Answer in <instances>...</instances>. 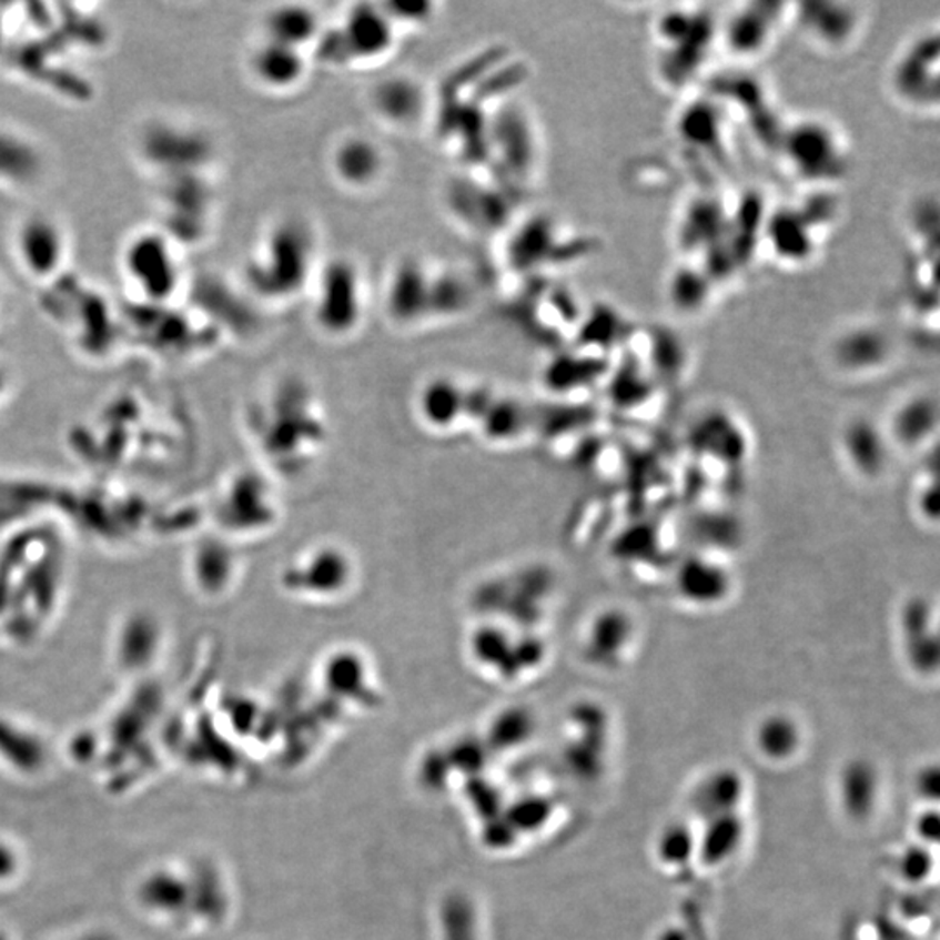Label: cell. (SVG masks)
Listing matches in <instances>:
<instances>
[{"instance_id":"17","label":"cell","mask_w":940,"mask_h":940,"mask_svg":"<svg viewBox=\"0 0 940 940\" xmlns=\"http://www.w3.org/2000/svg\"><path fill=\"white\" fill-rule=\"evenodd\" d=\"M897 336L878 317H857L841 324L828 342V354L845 375H872L892 364Z\"/></svg>"},{"instance_id":"26","label":"cell","mask_w":940,"mask_h":940,"mask_svg":"<svg viewBox=\"0 0 940 940\" xmlns=\"http://www.w3.org/2000/svg\"><path fill=\"white\" fill-rule=\"evenodd\" d=\"M476 300V281L468 274L467 269L436 263L434 295H432V324L461 320L473 311Z\"/></svg>"},{"instance_id":"39","label":"cell","mask_w":940,"mask_h":940,"mask_svg":"<svg viewBox=\"0 0 940 940\" xmlns=\"http://www.w3.org/2000/svg\"><path fill=\"white\" fill-rule=\"evenodd\" d=\"M917 789L921 798L937 803V799H939V768L936 765L921 770L917 779Z\"/></svg>"},{"instance_id":"5","label":"cell","mask_w":940,"mask_h":940,"mask_svg":"<svg viewBox=\"0 0 940 940\" xmlns=\"http://www.w3.org/2000/svg\"><path fill=\"white\" fill-rule=\"evenodd\" d=\"M502 263L514 279H545L593 255L594 239L547 211L519 214L504 232Z\"/></svg>"},{"instance_id":"16","label":"cell","mask_w":940,"mask_h":940,"mask_svg":"<svg viewBox=\"0 0 940 940\" xmlns=\"http://www.w3.org/2000/svg\"><path fill=\"white\" fill-rule=\"evenodd\" d=\"M511 629L504 621H483L467 641L468 657L479 670L504 681L537 669L545 654L540 639H519Z\"/></svg>"},{"instance_id":"30","label":"cell","mask_w":940,"mask_h":940,"mask_svg":"<svg viewBox=\"0 0 940 940\" xmlns=\"http://www.w3.org/2000/svg\"><path fill=\"white\" fill-rule=\"evenodd\" d=\"M746 798V780L735 768H718L710 771L694 792V810L700 819L740 811Z\"/></svg>"},{"instance_id":"4","label":"cell","mask_w":940,"mask_h":940,"mask_svg":"<svg viewBox=\"0 0 940 940\" xmlns=\"http://www.w3.org/2000/svg\"><path fill=\"white\" fill-rule=\"evenodd\" d=\"M118 269L131 299L145 309L176 307L180 293L189 290L185 250L158 225L125 237Z\"/></svg>"},{"instance_id":"22","label":"cell","mask_w":940,"mask_h":940,"mask_svg":"<svg viewBox=\"0 0 940 940\" xmlns=\"http://www.w3.org/2000/svg\"><path fill=\"white\" fill-rule=\"evenodd\" d=\"M312 60L302 49L259 37L247 49V78L269 94L295 93L307 81Z\"/></svg>"},{"instance_id":"27","label":"cell","mask_w":940,"mask_h":940,"mask_svg":"<svg viewBox=\"0 0 940 940\" xmlns=\"http://www.w3.org/2000/svg\"><path fill=\"white\" fill-rule=\"evenodd\" d=\"M747 823L740 811L704 820L697 835V859L706 868H721L730 862L746 843Z\"/></svg>"},{"instance_id":"34","label":"cell","mask_w":940,"mask_h":940,"mask_svg":"<svg viewBox=\"0 0 940 940\" xmlns=\"http://www.w3.org/2000/svg\"><path fill=\"white\" fill-rule=\"evenodd\" d=\"M658 862L667 868H681L697 859V832L685 822L667 826L655 845Z\"/></svg>"},{"instance_id":"7","label":"cell","mask_w":940,"mask_h":940,"mask_svg":"<svg viewBox=\"0 0 940 940\" xmlns=\"http://www.w3.org/2000/svg\"><path fill=\"white\" fill-rule=\"evenodd\" d=\"M401 36L382 6L361 2L348 6L336 23L324 24L309 57L312 65L332 70L367 69L396 53Z\"/></svg>"},{"instance_id":"23","label":"cell","mask_w":940,"mask_h":940,"mask_svg":"<svg viewBox=\"0 0 940 940\" xmlns=\"http://www.w3.org/2000/svg\"><path fill=\"white\" fill-rule=\"evenodd\" d=\"M468 385L452 375L425 380L415 396V413L428 432L453 434L468 424Z\"/></svg>"},{"instance_id":"6","label":"cell","mask_w":940,"mask_h":940,"mask_svg":"<svg viewBox=\"0 0 940 940\" xmlns=\"http://www.w3.org/2000/svg\"><path fill=\"white\" fill-rule=\"evenodd\" d=\"M836 189H813L803 201L774 208L761 225L765 255L782 269H805L819 259L840 216Z\"/></svg>"},{"instance_id":"14","label":"cell","mask_w":940,"mask_h":940,"mask_svg":"<svg viewBox=\"0 0 940 940\" xmlns=\"http://www.w3.org/2000/svg\"><path fill=\"white\" fill-rule=\"evenodd\" d=\"M871 24V6L850 0L792 4L791 29L808 48L826 57H845L862 42Z\"/></svg>"},{"instance_id":"3","label":"cell","mask_w":940,"mask_h":940,"mask_svg":"<svg viewBox=\"0 0 940 940\" xmlns=\"http://www.w3.org/2000/svg\"><path fill=\"white\" fill-rule=\"evenodd\" d=\"M719 14L709 6H670L651 24L654 67L658 82L669 91H686L706 70L718 48Z\"/></svg>"},{"instance_id":"15","label":"cell","mask_w":940,"mask_h":940,"mask_svg":"<svg viewBox=\"0 0 940 940\" xmlns=\"http://www.w3.org/2000/svg\"><path fill=\"white\" fill-rule=\"evenodd\" d=\"M792 4L751 0L719 14L718 48L740 65H752L774 51L784 30L791 29Z\"/></svg>"},{"instance_id":"37","label":"cell","mask_w":940,"mask_h":940,"mask_svg":"<svg viewBox=\"0 0 940 940\" xmlns=\"http://www.w3.org/2000/svg\"><path fill=\"white\" fill-rule=\"evenodd\" d=\"M444 940H476V924L471 906L465 900L449 899L444 912Z\"/></svg>"},{"instance_id":"2","label":"cell","mask_w":940,"mask_h":940,"mask_svg":"<svg viewBox=\"0 0 940 940\" xmlns=\"http://www.w3.org/2000/svg\"><path fill=\"white\" fill-rule=\"evenodd\" d=\"M775 150L784 170L807 190L836 189L852 170V142L843 125L823 113L784 122Z\"/></svg>"},{"instance_id":"8","label":"cell","mask_w":940,"mask_h":940,"mask_svg":"<svg viewBox=\"0 0 940 940\" xmlns=\"http://www.w3.org/2000/svg\"><path fill=\"white\" fill-rule=\"evenodd\" d=\"M483 170L520 198L538 180L542 170L538 124L514 97L495 107L489 115Z\"/></svg>"},{"instance_id":"33","label":"cell","mask_w":940,"mask_h":940,"mask_svg":"<svg viewBox=\"0 0 940 940\" xmlns=\"http://www.w3.org/2000/svg\"><path fill=\"white\" fill-rule=\"evenodd\" d=\"M370 669L372 667L364 658V654L340 648L324 658L323 681L333 694L342 695L343 698H352L355 694L357 698V695L372 683Z\"/></svg>"},{"instance_id":"10","label":"cell","mask_w":940,"mask_h":940,"mask_svg":"<svg viewBox=\"0 0 940 940\" xmlns=\"http://www.w3.org/2000/svg\"><path fill=\"white\" fill-rule=\"evenodd\" d=\"M885 91L902 112L937 118L940 110V24L914 30L885 70Z\"/></svg>"},{"instance_id":"19","label":"cell","mask_w":940,"mask_h":940,"mask_svg":"<svg viewBox=\"0 0 940 940\" xmlns=\"http://www.w3.org/2000/svg\"><path fill=\"white\" fill-rule=\"evenodd\" d=\"M70 241L63 223L49 214H30L18 223L12 253L20 271L32 281L53 283L65 272Z\"/></svg>"},{"instance_id":"11","label":"cell","mask_w":940,"mask_h":940,"mask_svg":"<svg viewBox=\"0 0 940 940\" xmlns=\"http://www.w3.org/2000/svg\"><path fill=\"white\" fill-rule=\"evenodd\" d=\"M312 323L327 338L343 340L360 332L366 320L367 284L360 263L336 255L321 262L312 281Z\"/></svg>"},{"instance_id":"12","label":"cell","mask_w":940,"mask_h":940,"mask_svg":"<svg viewBox=\"0 0 940 940\" xmlns=\"http://www.w3.org/2000/svg\"><path fill=\"white\" fill-rule=\"evenodd\" d=\"M523 199L485 170L464 168L444 186V206L456 225L473 235H502L519 216Z\"/></svg>"},{"instance_id":"35","label":"cell","mask_w":940,"mask_h":940,"mask_svg":"<svg viewBox=\"0 0 940 940\" xmlns=\"http://www.w3.org/2000/svg\"><path fill=\"white\" fill-rule=\"evenodd\" d=\"M382 6L392 23L396 24L400 32L408 29H421L436 20L439 6L432 2H385Z\"/></svg>"},{"instance_id":"1","label":"cell","mask_w":940,"mask_h":940,"mask_svg":"<svg viewBox=\"0 0 940 940\" xmlns=\"http://www.w3.org/2000/svg\"><path fill=\"white\" fill-rule=\"evenodd\" d=\"M320 256V234L305 214L284 213L256 235L243 262L244 293L262 307H284L309 295Z\"/></svg>"},{"instance_id":"24","label":"cell","mask_w":940,"mask_h":940,"mask_svg":"<svg viewBox=\"0 0 940 940\" xmlns=\"http://www.w3.org/2000/svg\"><path fill=\"white\" fill-rule=\"evenodd\" d=\"M324 24L321 12L314 6L287 2L274 6L263 14L260 37L311 53Z\"/></svg>"},{"instance_id":"18","label":"cell","mask_w":940,"mask_h":940,"mask_svg":"<svg viewBox=\"0 0 940 940\" xmlns=\"http://www.w3.org/2000/svg\"><path fill=\"white\" fill-rule=\"evenodd\" d=\"M434 265L421 255L397 260L384 286L387 320L401 330H418L432 324Z\"/></svg>"},{"instance_id":"25","label":"cell","mask_w":940,"mask_h":940,"mask_svg":"<svg viewBox=\"0 0 940 940\" xmlns=\"http://www.w3.org/2000/svg\"><path fill=\"white\" fill-rule=\"evenodd\" d=\"M881 798L880 771L869 759H850L838 775V801L853 822H866L875 816Z\"/></svg>"},{"instance_id":"36","label":"cell","mask_w":940,"mask_h":940,"mask_svg":"<svg viewBox=\"0 0 940 940\" xmlns=\"http://www.w3.org/2000/svg\"><path fill=\"white\" fill-rule=\"evenodd\" d=\"M936 868L932 850L927 845H912L899 857V875L911 885H921L929 880Z\"/></svg>"},{"instance_id":"40","label":"cell","mask_w":940,"mask_h":940,"mask_svg":"<svg viewBox=\"0 0 940 940\" xmlns=\"http://www.w3.org/2000/svg\"><path fill=\"white\" fill-rule=\"evenodd\" d=\"M657 940H688L686 939L685 932L683 930L676 929H666L664 932L658 933Z\"/></svg>"},{"instance_id":"31","label":"cell","mask_w":940,"mask_h":940,"mask_svg":"<svg viewBox=\"0 0 940 940\" xmlns=\"http://www.w3.org/2000/svg\"><path fill=\"white\" fill-rule=\"evenodd\" d=\"M676 131L686 145L721 149L725 140V110H718V98L688 101L676 121Z\"/></svg>"},{"instance_id":"20","label":"cell","mask_w":940,"mask_h":940,"mask_svg":"<svg viewBox=\"0 0 940 940\" xmlns=\"http://www.w3.org/2000/svg\"><path fill=\"white\" fill-rule=\"evenodd\" d=\"M434 97L427 85L412 73H388L376 81L367 94V107L382 128L412 133L432 118Z\"/></svg>"},{"instance_id":"41","label":"cell","mask_w":940,"mask_h":940,"mask_svg":"<svg viewBox=\"0 0 940 940\" xmlns=\"http://www.w3.org/2000/svg\"><path fill=\"white\" fill-rule=\"evenodd\" d=\"M0 300H2V291H0Z\"/></svg>"},{"instance_id":"32","label":"cell","mask_w":940,"mask_h":940,"mask_svg":"<svg viewBox=\"0 0 940 940\" xmlns=\"http://www.w3.org/2000/svg\"><path fill=\"white\" fill-rule=\"evenodd\" d=\"M803 742V734L798 721L791 716L775 712L761 719L755 730V746L758 755L770 764H787L798 756Z\"/></svg>"},{"instance_id":"38","label":"cell","mask_w":940,"mask_h":940,"mask_svg":"<svg viewBox=\"0 0 940 940\" xmlns=\"http://www.w3.org/2000/svg\"><path fill=\"white\" fill-rule=\"evenodd\" d=\"M917 835L920 836L921 845H936L939 841V811L936 807L927 808L917 819Z\"/></svg>"},{"instance_id":"13","label":"cell","mask_w":940,"mask_h":940,"mask_svg":"<svg viewBox=\"0 0 940 940\" xmlns=\"http://www.w3.org/2000/svg\"><path fill=\"white\" fill-rule=\"evenodd\" d=\"M357 563L342 545L315 544L291 557L279 584L291 598L309 603L340 602L354 589Z\"/></svg>"},{"instance_id":"9","label":"cell","mask_w":940,"mask_h":940,"mask_svg":"<svg viewBox=\"0 0 940 940\" xmlns=\"http://www.w3.org/2000/svg\"><path fill=\"white\" fill-rule=\"evenodd\" d=\"M214 152L206 131L173 115L145 121L134 140L138 164L158 180L155 185L192 174H210Z\"/></svg>"},{"instance_id":"29","label":"cell","mask_w":940,"mask_h":940,"mask_svg":"<svg viewBox=\"0 0 940 940\" xmlns=\"http://www.w3.org/2000/svg\"><path fill=\"white\" fill-rule=\"evenodd\" d=\"M528 410L517 397L492 392L483 408L474 416L473 425L488 443L504 446L514 443L528 427Z\"/></svg>"},{"instance_id":"21","label":"cell","mask_w":940,"mask_h":940,"mask_svg":"<svg viewBox=\"0 0 940 940\" xmlns=\"http://www.w3.org/2000/svg\"><path fill=\"white\" fill-rule=\"evenodd\" d=\"M384 143L366 133L343 134L327 154V168L342 189L367 194L384 183L388 173Z\"/></svg>"},{"instance_id":"28","label":"cell","mask_w":940,"mask_h":940,"mask_svg":"<svg viewBox=\"0 0 940 940\" xmlns=\"http://www.w3.org/2000/svg\"><path fill=\"white\" fill-rule=\"evenodd\" d=\"M715 275L706 266L691 263L690 260L676 265L667 277L666 291L670 309L679 315H700L710 307L716 293Z\"/></svg>"}]
</instances>
